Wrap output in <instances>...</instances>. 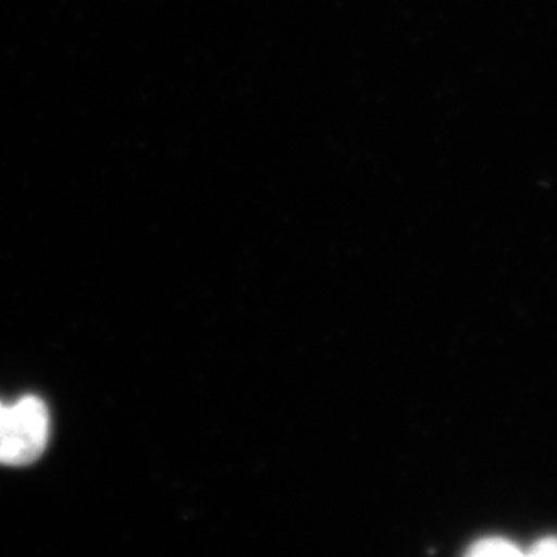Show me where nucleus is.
<instances>
[{
	"instance_id": "nucleus-1",
	"label": "nucleus",
	"mask_w": 557,
	"mask_h": 557,
	"mask_svg": "<svg viewBox=\"0 0 557 557\" xmlns=\"http://www.w3.org/2000/svg\"><path fill=\"white\" fill-rule=\"evenodd\" d=\"M51 433V417L42 399L27 395L15 405L0 403V463L29 466L42 455Z\"/></svg>"
},
{
	"instance_id": "nucleus-2",
	"label": "nucleus",
	"mask_w": 557,
	"mask_h": 557,
	"mask_svg": "<svg viewBox=\"0 0 557 557\" xmlns=\"http://www.w3.org/2000/svg\"><path fill=\"white\" fill-rule=\"evenodd\" d=\"M521 554L523 550L516 543L499 536L482 537L468 548V556L476 557L521 556Z\"/></svg>"
},
{
	"instance_id": "nucleus-3",
	"label": "nucleus",
	"mask_w": 557,
	"mask_h": 557,
	"mask_svg": "<svg viewBox=\"0 0 557 557\" xmlns=\"http://www.w3.org/2000/svg\"><path fill=\"white\" fill-rule=\"evenodd\" d=\"M531 556L557 557V536L542 537L540 542L534 543V547L529 550Z\"/></svg>"
}]
</instances>
